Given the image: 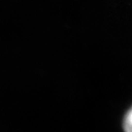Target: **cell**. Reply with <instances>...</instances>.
Masks as SVG:
<instances>
[{"mask_svg": "<svg viewBox=\"0 0 132 132\" xmlns=\"http://www.w3.org/2000/svg\"><path fill=\"white\" fill-rule=\"evenodd\" d=\"M123 129H124V132H132V107L129 109V111L124 117Z\"/></svg>", "mask_w": 132, "mask_h": 132, "instance_id": "1", "label": "cell"}]
</instances>
